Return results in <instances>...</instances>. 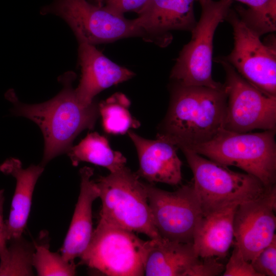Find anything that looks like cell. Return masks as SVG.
<instances>
[{"mask_svg": "<svg viewBox=\"0 0 276 276\" xmlns=\"http://www.w3.org/2000/svg\"><path fill=\"white\" fill-rule=\"evenodd\" d=\"M169 90V106L157 138L181 150L190 149L210 140L224 128L227 101L224 85L213 88L171 81Z\"/></svg>", "mask_w": 276, "mask_h": 276, "instance_id": "obj_1", "label": "cell"}, {"mask_svg": "<svg viewBox=\"0 0 276 276\" xmlns=\"http://www.w3.org/2000/svg\"><path fill=\"white\" fill-rule=\"evenodd\" d=\"M76 75L73 72L60 77L62 90L54 98L35 104L19 102L13 91L6 94L14 105L13 112L28 118L40 128L44 140V166L58 155L67 153L76 137L83 130L93 129L98 117V105L94 102L85 106L78 101L73 87Z\"/></svg>", "mask_w": 276, "mask_h": 276, "instance_id": "obj_2", "label": "cell"}, {"mask_svg": "<svg viewBox=\"0 0 276 276\" xmlns=\"http://www.w3.org/2000/svg\"><path fill=\"white\" fill-rule=\"evenodd\" d=\"M275 132L276 129L238 133L223 128L190 150L221 165L239 168L270 187L276 181Z\"/></svg>", "mask_w": 276, "mask_h": 276, "instance_id": "obj_3", "label": "cell"}, {"mask_svg": "<svg viewBox=\"0 0 276 276\" xmlns=\"http://www.w3.org/2000/svg\"><path fill=\"white\" fill-rule=\"evenodd\" d=\"M126 166L95 182L102 208L100 219L150 239L160 237L154 226L145 183Z\"/></svg>", "mask_w": 276, "mask_h": 276, "instance_id": "obj_4", "label": "cell"}, {"mask_svg": "<svg viewBox=\"0 0 276 276\" xmlns=\"http://www.w3.org/2000/svg\"><path fill=\"white\" fill-rule=\"evenodd\" d=\"M181 150L193 173L203 216L256 198L269 188L251 174L233 171L193 150Z\"/></svg>", "mask_w": 276, "mask_h": 276, "instance_id": "obj_5", "label": "cell"}, {"mask_svg": "<svg viewBox=\"0 0 276 276\" xmlns=\"http://www.w3.org/2000/svg\"><path fill=\"white\" fill-rule=\"evenodd\" d=\"M200 17L191 32L190 41L179 53L170 73L171 81L188 86L220 88L212 77L213 39L218 25L225 20L231 0H197Z\"/></svg>", "mask_w": 276, "mask_h": 276, "instance_id": "obj_6", "label": "cell"}, {"mask_svg": "<svg viewBox=\"0 0 276 276\" xmlns=\"http://www.w3.org/2000/svg\"><path fill=\"white\" fill-rule=\"evenodd\" d=\"M100 219L80 264L109 276L144 275L151 240Z\"/></svg>", "mask_w": 276, "mask_h": 276, "instance_id": "obj_7", "label": "cell"}, {"mask_svg": "<svg viewBox=\"0 0 276 276\" xmlns=\"http://www.w3.org/2000/svg\"><path fill=\"white\" fill-rule=\"evenodd\" d=\"M40 14H54L63 19L78 43L95 45L142 36L135 19H127L87 0H53L41 8Z\"/></svg>", "mask_w": 276, "mask_h": 276, "instance_id": "obj_8", "label": "cell"}, {"mask_svg": "<svg viewBox=\"0 0 276 276\" xmlns=\"http://www.w3.org/2000/svg\"><path fill=\"white\" fill-rule=\"evenodd\" d=\"M233 31L234 47L222 57L245 80L264 94L276 97L275 38L262 42L232 7L225 19Z\"/></svg>", "mask_w": 276, "mask_h": 276, "instance_id": "obj_9", "label": "cell"}, {"mask_svg": "<svg viewBox=\"0 0 276 276\" xmlns=\"http://www.w3.org/2000/svg\"><path fill=\"white\" fill-rule=\"evenodd\" d=\"M216 60L221 64L225 75L224 129L238 133L276 129V97L268 96L251 85L222 56Z\"/></svg>", "mask_w": 276, "mask_h": 276, "instance_id": "obj_10", "label": "cell"}, {"mask_svg": "<svg viewBox=\"0 0 276 276\" xmlns=\"http://www.w3.org/2000/svg\"><path fill=\"white\" fill-rule=\"evenodd\" d=\"M154 226L163 238L193 243L195 230L203 215L193 183L173 192L145 183Z\"/></svg>", "mask_w": 276, "mask_h": 276, "instance_id": "obj_11", "label": "cell"}, {"mask_svg": "<svg viewBox=\"0 0 276 276\" xmlns=\"http://www.w3.org/2000/svg\"><path fill=\"white\" fill-rule=\"evenodd\" d=\"M276 187L238 205L234 218L235 245L251 263L276 237Z\"/></svg>", "mask_w": 276, "mask_h": 276, "instance_id": "obj_12", "label": "cell"}, {"mask_svg": "<svg viewBox=\"0 0 276 276\" xmlns=\"http://www.w3.org/2000/svg\"><path fill=\"white\" fill-rule=\"evenodd\" d=\"M151 240L145 265L146 276H215L220 265L214 258H200L193 243L159 237Z\"/></svg>", "mask_w": 276, "mask_h": 276, "instance_id": "obj_13", "label": "cell"}, {"mask_svg": "<svg viewBox=\"0 0 276 276\" xmlns=\"http://www.w3.org/2000/svg\"><path fill=\"white\" fill-rule=\"evenodd\" d=\"M196 0H148L134 18L142 38L160 47L172 41L174 31L191 32L197 21L194 4Z\"/></svg>", "mask_w": 276, "mask_h": 276, "instance_id": "obj_14", "label": "cell"}, {"mask_svg": "<svg viewBox=\"0 0 276 276\" xmlns=\"http://www.w3.org/2000/svg\"><path fill=\"white\" fill-rule=\"evenodd\" d=\"M78 44L81 76L75 90L79 102L83 106L93 104L95 96L104 89L134 76L132 71L112 61L94 45L86 42Z\"/></svg>", "mask_w": 276, "mask_h": 276, "instance_id": "obj_15", "label": "cell"}, {"mask_svg": "<svg viewBox=\"0 0 276 276\" xmlns=\"http://www.w3.org/2000/svg\"><path fill=\"white\" fill-rule=\"evenodd\" d=\"M139 157V176L150 182H162L172 186L181 183L182 162L177 153L178 148L163 139H146L129 130Z\"/></svg>", "mask_w": 276, "mask_h": 276, "instance_id": "obj_16", "label": "cell"}, {"mask_svg": "<svg viewBox=\"0 0 276 276\" xmlns=\"http://www.w3.org/2000/svg\"><path fill=\"white\" fill-rule=\"evenodd\" d=\"M92 168L84 167L80 170V193L70 226L61 248V255L67 261H74L86 249L92 236V206L99 197L95 181L91 179Z\"/></svg>", "mask_w": 276, "mask_h": 276, "instance_id": "obj_17", "label": "cell"}, {"mask_svg": "<svg viewBox=\"0 0 276 276\" xmlns=\"http://www.w3.org/2000/svg\"><path fill=\"white\" fill-rule=\"evenodd\" d=\"M0 170L13 176L16 181L9 218L5 222L9 241L22 236L30 213L35 187L44 166L41 164L32 165L24 169L18 159L10 158L0 166Z\"/></svg>", "mask_w": 276, "mask_h": 276, "instance_id": "obj_18", "label": "cell"}, {"mask_svg": "<svg viewBox=\"0 0 276 276\" xmlns=\"http://www.w3.org/2000/svg\"><path fill=\"white\" fill-rule=\"evenodd\" d=\"M238 205L205 216L194 235L193 245L200 258L225 257L234 239V218Z\"/></svg>", "mask_w": 276, "mask_h": 276, "instance_id": "obj_19", "label": "cell"}, {"mask_svg": "<svg viewBox=\"0 0 276 276\" xmlns=\"http://www.w3.org/2000/svg\"><path fill=\"white\" fill-rule=\"evenodd\" d=\"M67 153L75 166L85 162L105 168L110 173L121 169L126 163L123 154L112 150L107 139L96 132L87 134Z\"/></svg>", "mask_w": 276, "mask_h": 276, "instance_id": "obj_20", "label": "cell"}, {"mask_svg": "<svg viewBox=\"0 0 276 276\" xmlns=\"http://www.w3.org/2000/svg\"><path fill=\"white\" fill-rule=\"evenodd\" d=\"M130 102L123 94L116 93L98 105L104 130L110 134H124L139 126L128 110Z\"/></svg>", "mask_w": 276, "mask_h": 276, "instance_id": "obj_21", "label": "cell"}, {"mask_svg": "<svg viewBox=\"0 0 276 276\" xmlns=\"http://www.w3.org/2000/svg\"><path fill=\"white\" fill-rule=\"evenodd\" d=\"M246 5L235 10L242 19L261 36L276 30V0H231ZM197 1V0H196Z\"/></svg>", "mask_w": 276, "mask_h": 276, "instance_id": "obj_22", "label": "cell"}, {"mask_svg": "<svg viewBox=\"0 0 276 276\" xmlns=\"http://www.w3.org/2000/svg\"><path fill=\"white\" fill-rule=\"evenodd\" d=\"M47 235V233H41L38 242L34 243L35 251L32 258V265L36 269L37 275H76V265L74 261H67L61 254L50 250L49 241L44 240Z\"/></svg>", "mask_w": 276, "mask_h": 276, "instance_id": "obj_23", "label": "cell"}, {"mask_svg": "<svg viewBox=\"0 0 276 276\" xmlns=\"http://www.w3.org/2000/svg\"><path fill=\"white\" fill-rule=\"evenodd\" d=\"M9 241L11 245L8 247V262L0 270V276L33 275L34 244L26 240L22 236Z\"/></svg>", "mask_w": 276, "mask_h": 276, "instance_id": "obj_24", "label": "cell"}, {"mask_svg": "<svg viewBox=\"0 0 276 276\" xmlns=\"http://www.w3.org/2000/svg\"><path fill=\"white\" fill-rule=\"evenodd\" d=\"M251 264L260 276L276 275V237L259 252Z\"/></svg>", "mask_w": 276, "mask_h": 276, "instance_id": "obj_25", "label": "cell"}, {"mask_svg": "<svg viewBox=\"0 0 276 276\" xmlns=\"http://www.w3.org/2000/svg\"><path fill=\"white\" fill-rule=\"evenodd\" d=\"M224 271L223 276H260L236 245Z\"/></svg>", "mask_w": 276, "mask_h": 276, "instance_id": "obj_26", "label": "cell"}, {"mask_svg": "<svg viewBox=\"0 0 276 276\" xmlns=\"http://www.w3.org/2000/svg\"><path fill=\"white\" fill-rule=\"evenodd\" d=\"M112 13L124 15L128 12L137 13L148 0H87Z\"/></svg>", "mask_w": 276, "mask_h": 276, "instance_id": "obj_27", "label": "cell"}, {"mask_svg": "<svg viewBox=\"0 0 276 276\" xmlns=\"http://www.w3.org/2000/svg\"><path fill=\"white\" fill-rule=\"evenodd\" d=\"M4 193V190L0 189V270L6 266L9 259L6 224L3 219Z\"/></svg>", "mask_w": 276, "mask_h": 276, "instance_id": "obj_28", "label": "cell"}]
</instances>
